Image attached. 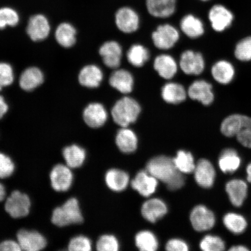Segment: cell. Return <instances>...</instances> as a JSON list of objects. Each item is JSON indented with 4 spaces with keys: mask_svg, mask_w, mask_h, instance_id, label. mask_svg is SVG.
Masks as SVG:
<instances>
[{
    "mask_svg": "<svg viewBox=\"0 0 251 251\" xmlns=\"http://www.w3.org/2000/svg\"><path fill=\"white\" fill-rule=\"evenodd\" d=\"M173 159L176 167L182 174H190L194 172L196 164L191 152L184 150L178 151L176 156Z\"/></svg>",
    "mask_w": 251,
    "mask_h": 251,
    "instance_id": "obj_34",
    "label": "cell"
},
{
    "mask_svg": "<svg viewBox=\"0 0 251 251\" xmlns=\"http://www.w3.org/2000/svg\"><path fill=\"white\" fill-rule=\"evenodd\" d=\"M180 34L177 29L169 24L160 25L152 34L153 44L159 49L172 48L179 40Z\"/></svg>",
    "mask_w": 251,
    "mask_h": 251,
    "instance_id": "obj_6",
    "label": "cell"
},
{
    "mask_svg": "<svg viewBox=\"0 0 251 251\" xmlns=\"http://www.w3.org/2000/svg\"><path fill=\"white\" fill-rule=\"evenodd\" d=\"M179 66L185 74L197 76L205 70V61L201 53L186 50L180 56Z\"/></svg>",
    "mask_w": 251,
    "mask_h": 251,
    "instance_id": "obj_7",
    "label": "cell"
},
{
    "mask_svg": "<svg viewBox=\"0 0 251 251\" xmlns=\"http://www.w3.org/2000/svg\"><path fill=\"white\" fill-rule=\"evenodd\" d=\"M146 171L172 191L180 189L186 181L184 174L176 167L174 159L167 156L159 155L150 159Z\"/></svg>",
    "mask_w": 251,
    "mask_h": 251,
    "instance_id": "obj_1",
    "label": "cell"
},
{
    "mask_svg": "<svg viewBox=\"0 0 251 251\" xmlns=\"http://www.w3.org/2000/svg\"><path fill=\"white\" fill-rule=\"evenodd\" d=\"M8 105L5 101L4 97L0 96V119L4 117L6 113L8 112Z\"/></svg>",
    "mask_w": 251,
    "mask_h": 251,
    "instance_id": "obj_47",
    "label": "cell"
},
{
    "mask_svg": "<svg viewBox=\"0 0 251 251\" xmlns=\"http://www.w3.org/2000/svg\"><path fill=\"white\" fill-rule=\"evenodd\" d=\"M149 50L140 45L131 46L127 53L128 62L135 67H142L149 60Z\"/></svg>",
    "mask_w": 251,
    "mask_h": 251,
    "instance_id": "obj_37",
    "label": "cell"
},
{
    "mask_svg": "<svg viewBox=\"0 0 251 251\" xmlns=\"http://www.w3.org/2000/svg\"><path fill=\"white\" fill-rule=\"evenodd\" d=\"M225 227L235 234L244 233L247 227V222L242 215L235 213H228L223 219Z\"/></svg>",
    "mask_w": 251,
    "mask_h": 251,
    "instance_id": "obj_35",
    "label": "cell"
},
{
    "mask_svg": "<svg viewBox=\"0 0 251 251\" xmlns=\"http://www.w3.org/2000/svg\"><path fill=\"white\" fill-rule=\"evenodd\" d=\"M92 249L90 240L83 235L74 237L68 245V250L71 251H90Z\"/></svg>",
    "mask_w": 251,
    "mask_h": 251,
    "instance_id": "obj_42",
    "label": "cell"
},
{
    "mask_svg": "<svg viewBox=\"0 0 251 251\" xmlns=\"http://www.w3.org/2000/svg\"><path fill=\"white\" fill-rule=\"evenodd\" d=\"M158 180L147 171H140L131 182V186L141 196L149 197L155 192Z\"/></svg>",
    "mask_w": 251,
    "mask_h": 251,
    "instance_id": "obj_16",
    "label": "cell"
},
{
    "mask_svg": "<svg viewBox=\"0 0 251 251\" xmlns=\"http://www.w3.org/2000/svg\"><path fill=\"white\" fill-rule=\"evenodd\" d=\"M115 23L118 29L122 32L133 33L139 29V16L133 8L122 7L116 12Z\"/></svg>",
    "mask_w": 251,
    "mask_h": 251,
    "instance_id": "obj_11",
    "label": "cell"
},
{
    "mask_svg": "<svg viewBox=\"0 0 251 251\" xmlns=\"http://www.w3.org/2000/svg\"><path fill=\"white\" fill-rule=\"evenodd\" d=\"M223 129L226 136L236 137L244 147L251 149V117L239 114L229 115L224 121Z\"/></svg>",
    "mask_w": 251,
    "mask_h": 251,
    "instance_id": "obj_2",
    "label": "cell"
},
{
    "mask_svg": "<svg viewBox=\"0 0 251 251\" xmlns=\"http://www.w3.org/2000/svg\"><path fill=\"white\" fill-rule=\"evenodd\" d=\"M138 249L142 251H155L158 250L159 243L154 234L148 230L140 231L135 238Z\"/></svg>",
    "mask_w": 251,
    "mask_h": 251,
    "instance_id": "obj_36",
    "label": "cell"
},
{
    "mask_svg": "<svg viewBox=\"0 0 251 251\" xmlns=\"http://www.w3.org/2000/svg\"><path fill=\"white\" fill-rule=\"evenodd\" d=\"M187 96L191 100L201 103L204 106H209L214 101L215 94L211 83L205 80L194 81L188 87Z\"/></svg>",
    "mask_w": 251,
    "mask_h": 251,
    "instance_id": "obj_9",
    "label": "cell"
},
{
    "mask_svg": "<svg viewBox=\"0 0 251 251\" xmlns=\"http://www.w3.org/2000/svg\"><path fill=\"white\" fill-rule=\"evenodd\" d=\"M200 1H209V0H200Z\"/></svg>",
    "mask_w": 251,
    "mask_h": 251,
    "instance_id": "obj_51",
    "label": "cell"
},
{
    "mask_svg": "<svg viewBox=\"0 0 251 251\" xmlns=\"http://www.w3.org/2000/svg\"><path fill=\"white\" fill-rule=\"evenodd\" d=\"M51 221L58 227L81 224L83 217L77 200L71 198L61 206L55 208L52 212Z\"/></svg>",
    "mask_w": 251,
    "mask_h": 251,
    "instance_id": "obj_4",
    "label": "cell"
},
{
    "mask_svg": "<svg viewBox=\"0 0 251 251\" xmlns=\"http://www.w3.org/2000/svg\"><path fill=\"white\" fill-rule=\"evenodd\" d=\"M50 178L53 189L59 192H65L71 188L74 176L67 165L58 164L52 168Z\"/></svg>",
    "mask_w": 251,
    "mask_h": 251,
    "instance_id": "obj_13",
    "label": "cell"
},
{
    "mask_svg": "<svg viewBox=\"0 0 251 251\" xmlns=\"http://www.w3.org/2000/svg\"><path fill=\"white\" fill-rule=\"evenodd\" d=\"M62 154L68 167L73 169L82 166L86 156L85 150L76 144L65 147Z\"/></svg>",
    "mask_w": 251,
    "mask_h": 251,
    "instance_id": "obj_33",
    "label": "cell"
},
{
    "mask_svg": "<svg viewBox=\"0 0 251 251\" xmlns=\"http://www.w3.org/2000/svg\"><path fill=\"white\" fill-rule=\"evenodd\" d=\"M105 180L110 189L120 192L126 188L129 183L130 178L126 172L117 169H112L106 172Z\"/></svg>",
    "mask_w": 251,
    "mask_h": 251,
    "instance_id": "obj_30",
    "label": "cell"
},
{
    "mask_svg": "<svg viewBox=\"0 0 251 251\" xmlns=\"http://www.w3.org/2000/svg\"><path fill=\"white\" fill-rule=\"evenodd\" d=\"M76 30L72 24L61 23L56 28L55 37L59 45L65 48H70L76 41Z\"/></svg>",
    "mask_w": 251,
    "mask_h": 251,
    "instance_id": "obj_32",
    "label": "cell"
},
{
    "mask_svg": "<svg viewBox=\"0 0 251 251\" xmlns=\"http://www.w3.org/2000/svg\"><path fill=\"white\" fill-rule=\"evenodd\" d=\"M190 221L194 230L205 231L214 226L216 218L211 210L205 206L199 205L194 208L190 214Z\"/></svg>",
    "mask_w": 251,
    "mask_h": 251,
    "instance_id": "obj_10",
    "label": "cell"
},
{
    "mask_svg": "<svg viewBox=\"0 0 251 251\" xmlns=\"http://www.w3.org/2000/svg\"><path fill=\"white\" fill-rule=\"evenodd\" d=\"M197 183L203 188H209L214 184L216 171L212 163L206 159L199 160L194 171Z\"/></svg>",
    "mask_w": 251,
    "mask_h": 251,
    "instance_id": "obj_15",
    "label": "cell"
},
{
    "mask_svg": "<svg viewBox=\"0 0 251 251\" xmlns=\"http://www.w3.org/2000/svg\"><path fill=\"white\" fill-rule=\"evenodd\" d=\"M177 0H146L147 11L152 17L166 18L174 15Z\"/></svg>",
    "mask_w": 251,
    "mask_h": 251,
    "instance_id": "obj_19",
    "label": "cell"
},
{
    "mask_svg": "<svg viewBox=\"0 0 251 251\" xmlns=\"http://www.w3.org/2000/svg\"><path fill=\"white\" fill-rule=\"evenodd\" d=\"M102 79V72L95 65L86 66L81 69L78 75V81L81 85L88 88L98 87Z\"/></svg>",
    "mask_w": 251,
    "mask_h": 251,
    "instance_id": "obj_26",
    "label": "cell"
},
{
    "mask_svg": "<svg viewBox=\"0 0 251 251\" xmlns=\"http://www.w3.org/2000/svg\"><path fill=\"white\" fill-rule=\"evenodd\" d=\"M1 88H2V87L1 86H0V90H1Z\"/></svg>",
    "mask_w": 251,
    "mask_h": 251,
    "instance_id": "obj_52",
    "label": "cell"
},
{
    "mask_svg": "<svg viewBox=\"0 0 251 251\" xmlns=\"http://www.w3.org/2000/svg\"><path fill=\"white\" fill-rule=\"evenodd\" d=\"M31 206L29 197L19 191H14L6 200L5 211L13 218L25 217L29 214Z\"/></svg>",
    "mask_w": 251,
    "mask_h": 251,
    "instance_id": "obj_5",
    "label": "cell"
},
{
    "mask_svg": "<svg viewBox=\"0 0 251 251\" xmlns=\"http://www.w3.org/2000/svg\"><path fill=\"white\" fill-rule=\"evenodd\" d=\"M21 248L18 241L5 240L0 243V251H20Z\"/></svg>",
    "mask_w": 251,
    "mask_h": 251,
    "instance_id": "obj_46",
    "label": "cell"
},
{
    "mask_svg": "<svg viewBox=\"0 0 251 251\" xmlns=\"http://www.w3.org/2000/svg\"><path fill=\"white\" fill-rule=\"evenodd\" d=\"M96 249L99 251H117L119 244L117 238L114 235H103L97 241Z\"/></svg>",
    "mask_w": 251,
    "mask_h": 251,
    "instance_id": "obj_41",
    "label": "cell"
},
{
    "mask_svg": "<svg viewBox=\"0 0 251 251\" xmlns=\"http://www.w3.org/2000/svg\"><path fill=\"white\" fill-rule=\"evenodd\" d=\"M14 171L15 164L10 157L0 152V178L10 177Z\"/></svg>",
    "mask_w": 251,
    "mask_h": 251,
    "instance_id": "obj_44",
    "label": "cell"
},
{
    "mask_svg": "<svg viewBox=\"0 0 251 251\" xmlns=\"http://www.w3.org/2000/svg\"><path fill=\"white\" fill-rule=\"evenodd\" d=\"M235 57L241 62L251 61V36L241 39L235 47Z\"/></svg>",
    "mask_w": 251,
    "mask_h": 251,
    "instance_id": "obj_39",
    "label": "cell"
},
{
    "mask_svg": "<svg viewBox=\"0 0 251 251\" xmlns=\"http://www.w3.org/2000/svg\"><path fill=\"white\" fill-rule=\"evenodd\" d=\"M84 122L92 128H99L105 124L108 119V114L101 103H91L83 111Z\"/></svg>",
    "mask_w": 251,
    "mask_h": 251,
    "instance_id": "obj_17",
    "label": "cell"
},
{
    "mask_svg": "<svg viewBox=\"0 0 251 251\" xmlns=\"http://www.w3.org/2000/svg\"><path fill=\"white\" fill-rule=\"evenodd\" d=\"M45 76L42 71L37 67L26 69L21 75L20 86L26 92H31L43 83Z\"/></svg>",
    "mask_w": 251,
    "mask_h": 251,
    "instance_id": "obj_24",
    "label": "cell"
},
{
    "mask_svg": "<svg viewBox=\"0 0 251 251\" xmlns=\"http://www.w3.org/2000/svg\"><path fill=\"white\" fill-rule=\"evenodd\" d=\"M5 195L6 191L5 187L1 183H0V202L4 200Z\"/></svg>",
    "mask_w": 251,
    "mask_h": 251,
    "instance_id": "obj_49",
    "label": "cell"
},
{
    "mask_svg": "<svg viewBox=\"0 0 251 251\" xmlns=\"http://www.w3.org/2000/svg\"><path fill=\"white\" fill-rule=\"evenodd\" d=\"M51 26L48 19L43 14H36L31 17L28 22L26 32L31 40L40 42L49 36Z\"/></svg>",
    "mask_w": 251,
    "mask_h": 251,
    "instance_id": "obj_12",
    "label": "cell"
},
{
    "mask_svg": "<svg viewBox=\"0 0 251 251\" xmlns=\"http://www.w3.org/2000/svg\"><path fill=\"white\" fill-rule=\"evenodd\" d=\"M17 241L22 250L39 251L45 249L47 240L42 234L36 231L23 229L18 231Z\"/></svg>",
    "mask_w": 251,
    "mask_h": 251,
    "instance_id": "obj_14",
    "label": "cell"
},
{
    "mask_svg": "<svg viewBox=\"0 0 251 251\" xmlns=\"http://www.w3.org/2000/svg\"><path fill=\"white\" fill-rule=\"evenodd\" d=\"M200 249L204 251H222L225 250V243L219 237L208 235L200 243Z\"/></svg>",
    "mask_w": 251,
    "mask_h": 251,
    "instance_id": "obj_40",
    "label": "cell"
},
{
    "mask_svg": "<svg viewBox=\"0 0 251 251\" xmlns=\"http://www.w3.org/2000/svg\"><path fill=\"white\" fill-rule=\"evenodd\" d=\"M116 143L118 149L125 153H132L136 150L138 139L133 130L127 127H122L116 136Z\"/></svg>",
    "mask_w": 251,
    "mask_h": 251,
    "instance_id": "obj_29",
    "label": "cell"
},
{
    "mask_svg": "<svg viewBox=\"0 0 251 251\" xmlns=\"http://www.w3.org/2000/svg\"><path fill=\"white\" fill-rule=\"evenodd\" d=\"M226 191L230 202L235 206L243 205L247 197L248 186L246 182L240 179H233L227 182Z\"/></svg>",
    "mask_w": 251,
    "mask_h": 251,
    "instance_id": "obj_22",
    "label": "cell"
},
{
    "mask_svg": "<svg viewBox=\"0 0 251 251\" xmlns=\"http://www.w3.org/2000/svg\"><path fill=\"white\" fill-rule=\"evenodd\" d=\"M162 97L164 101L171 104H178L186 100L187 92L180 83H166L162 89Z\"/></svg>",
    "mask_w": 251,
    "mask_h": 251,
    "instance_id": "obj_28",
    "label": "cell"
},
{
    "mask_svg": "<svg viewBox=\"0 0 251 251\" xmlns=\"http://www.w3.org/2000/svg\"><path fill=\"white\" fill-rule=\"evenodd\" d=\"M140 112V105L136 100L125 97L115 103L111 114L116 124L122 127H127L137 121Z\"/></svg>",
    "mask_w": 251,
    "mask_h": 251,
    "instance_id": "obj_3",
    "label": "cell"
},
{
    "mask_svg": "<svg viewBox=\"0 0 251 251\" xmlns=\"http://www.w3.org/2000/svg\"><path fill=\"white\" fill-rule=\"evenodd\" d=\"M20 21V15L14 8L9 7L0 8V30L7 26H17Z\"/></svg>",
    "mask_w": 251,
    "mask_h": 251,
    "instance_id": "obj_38",
    "label": "cell"
},
{
    "mask_svg": "<svg viewBox=\"0 0 251 251\" xmlns=\"http://www.w3.org/2000/svg\"><path fill=\"white\" fill-rule=\"evenodd\" d=\"M99 53L106 67L117 69L120 66L122 50L118 43L114 41L105 42L100 47Z\"/></svg>",
    "mask_w": 251,
    "mask_h": 251,
    "instance_id": "obj_18",
    "label": "cell"
},
{
    "mask_svg": "<svg viewBox=\"0 0 251 251\" xmlns=\"http://www.w3.org/2000/svg\"><path fill=\"white\" fill-rule=\"evenodd\" d=\"M153 67L159 76L165 79H171L176 74L178 65L173 56L168 54L158 55L155 59Z\"/></svg>",
    "mask_w": 251,
    "mask_h": 251,
    "instance_id": "obj_25",
    "label": "cell"
},
{
    "mask_svg": "<svg viewBox=\"0 0 251 251\" xmlns=\"http://www.w3.org/2000/svg\"><path fill=\"white\" fill-rule=\"evenodd\" d=\"M109 84L113 88L123 94L132 92L134 78L129 72L125 70L114 71L109 77Z\"/></svg>",
    "mask_w": 251,
    "mask_h": 251,
    "instance_id": "obj_23",
    "label": "cell"
},
{
    "mask_svg": "<svg viewBox=\"0 0 251 251\" xmlns=\"http://www.w3.org/2000/svg\"><path fill=\"white\" fill-rule=\"evenodd\" d=\"M230 251H249V249H247L246 247L243 246H233L229 249Z\"/></svg>",
    "mask_w": 251,
    "mask_h": 251,
    "instance_id": "obj_48",
    "label": "cell"
},
{
    "mask_svg": "<svg viewBox=\"0 0 251 251\" xmlns=\"http://www.w3.org/2000/svg\"><path fill=\"white\" fill-rule=\"evenodd\" d=\"M166 250L169 251H188L189 250V247L185 241L174 238L169 240L166 243Z\"/></svg>",
    "mask_w": 251,
    "mask_h": 251,
    "instance_id": "obj_45",
    "label": "cell"
},
{
    "mask_svg": "<svg viewBox=\"0 0 251 251\" xmlns=\"http://www.w3.org/2000/svg\"><path fill=\"white\" fill-rule=\"evenodd\" d=\"M247 180L251 183V163L247 166Z\"/></svg>",
    "mask_w": 251,
    "mask_h": 251,
    "instance_id": "obj_50",
    "label": "cell"
},
{
    "mask_svg": "<svg viewBox=\"0 0 251 251\" xmlns=\"http://www.w3.org/2000/svg\"><path fill=\"white\" fill-rule=\"evenodd\" d=\"M211 75L216 82L223 85H226L234 79L235 68L230 62L223 59L216 62L212 65Z\"/></svg>",
    "mask_w": 251,
    "mask_h": 251,
    "instance_id": "obj_21",
    "label": "cell"
},
{
    "mask_svg": "<svg viewBox=\"0 0 251 251\" xmlns=\"http://www.w3.org/2000/svg\"><path fill=\"white\" fill-rule=\"evenodd\" d=\"M168 212L166 203L159 199L147 200L141 207V214L147 221L155 223Z\"/></svg>",
    "mask_w": 251,
    "mask_h": 251,
    "instance_id": "obj_20",
    "label": "cell"
},
{
    "mask_svg": "<svg viewBox=\"0 0 251 251\" xmlns=\"http://www.w3.org/2000/svg\"><path fill=\"white\" fill-rule=\"evenodd\" d=\"M208 19L213 30L216 32H223L233 24L234 15L225 6L216 4L210 9Z\"/></svg>",
    "mask_w": 251,
    "mask_h": 251,
    "instance_id": "obj_8",
    "label": "cell"
},
{
    "mask_svg": "<svg viewBox=\"0 0 251 251\" xmlns=\"http://www.w3.org/2000/svg\"><path fill=\"white\" fill-rule=\"evenodd\" d=\"M14 80L13 68L6 62H0V86L7 87L11 85Z\"/></svg>",
    "mask_w": 251,
    "mask_h": 251,
    "instance_id": "obj_43",
    "label": "cell"
},
{
    "mask_svg": "<svg viewBox=\"0 0 251 251\" xmlns=\"http://www.w3.org/2000/svg\"><path fill=\"white\" fill-rule=\"evenodd\" d=\"M180 28L185 35L191 39L199 38L205 33V27L201 20L192 14L185 15L181 19Z\"/></svg>",
    "mask_w": 251,
    "mask_h": 251,
    "instance_id": "obj_27",
    "label": "cell"
},
{
    "mask_svg": "<svg viewBox=\"0 0 251 251\" xmlns=\"http://www.w3.org/2000/svg\"><path fill=\"white\" fill-rule=\"evenodd\" d=\"M241 158L234 149H227L223 151L219 159V166L225 174H233L241 165Z\"/></svg>",
    "mask_w": 251,
    "mask_h": 251,
    "instance_id": "obj_31",
    "label": "cell"
}]
</instances>
